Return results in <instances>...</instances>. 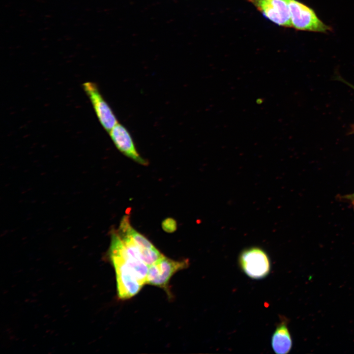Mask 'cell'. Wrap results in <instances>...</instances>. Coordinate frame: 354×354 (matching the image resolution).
I'll return each mask as SVG.
<instances>
[{"instance_id":"cell-1","label":"cell","mask_w":354,"mask_h":354,"mask_svg":"<svg viewBox=\"0 0 354 354\" xmlns=\"http://www.w3.org/2000/svg\"><path fill=\"white\" fill-rule=\"evenodd\" d=\"M109 256L115 271L118 298L124 300L133 297L144 285L134 269L120 258L110 254Z\"/></svg>"},{"instance_id":"cell-2","label":"cell","mask_w":354,"mask_h":354,"mask_svg":"<svg viewBox=\"0 0 354 354\" xmlns=\"http://www.w3.org/2000/svg\"><path fill=\"white\" fill-rule=\"evenodd\" d=\"M188 260L175 261L164 255L148 266L146 284L164 289L170 295L169 283L177 272L188 266Z\"/></svg>"},{"instance_id":"cell-3","label":"cell","mask_w":354,"mask_h":354,"mask_svg":"<svg viewBox=\"0 0 354 354\" xmlns=\"http://www.w3.org/2000/svg\"><path fill=\"white\" fill-rule=\"evenodd\" d=\"M238 264L246 275L255 279L265 277L271 268L267 254L263 249L257 247L242 251L239 256Z\"/></svg>"},{"instance_id":"cell-4","label":"cell","mask_w":354,"mask_h":354,"mask_svg":"<svg viewBox=\"0 0 354 354\" xmlns=\"http://www.w3.org/2000/svg\"><path fill=\"white\" fill-rule=\"evenodd\" d=\"M292 28L298 30L326 32L331 30L309 7L296 0H288Z\"/></svg>"},{"instance_id":"cell-5","label":"cell","mask_w":354,"mask_h":354,"mask_svg":"<svg viewBox=\"0 0 354 354\" xmlns=\"http://www.w3.org/2000/svg\"><path fill=\"white\" fill-rule=\"evenodd\" d=\"M126 235L141 252L142 260L149 266L156 262L163 254L146 237L130 225L129 216H124L118 230Z\"/></svg>"},{"instance_id":"cell-6","label":"cell","mask_w":354,"mask_h":354,"mask_svg":"<svg viewBox=\"0 0 354 354\" xmlns=\"http://www.w3.org/2000/svg\"><path fill=\"white\" fill-rule=\"evenodd\" d=\"M247 0L274 24L286 28H292L288 0Z\"/></svg>"},{"instance_id":"cell-7","label":"cell","mask_w":354,"mask_h":354,"mask_svg":"<svg viewBox=\"0 0 354 354\" xmlns=\"http://www.w3.org/2000/svg\"><path fill=\"white\" fill-rule=\"evenodd\" d=\"M83 88L89 97L98 119L104 128L109 132L118 123L112 109L100 93L97 85L92 82L83 84Z\"/></svg>"},{"instance_id":"cell-8","label":"cell","mask_w":354,"mask_h":354,"mask_svg":"<svg viewBox=\"0 0 354 354\" xmlns=\"http://www.w3.org/2000/svg\"><path fill=\"white\" fill-rule=\"evenodd\" d=\"M109 133L115 146L122 154L140 164H148L137 151L131 134L122 124L118 122Z\"/></svg>"},{"instance_id":"cell-9","label":"cell","mask_w":354,"mask_h":354,"mask_svg":"<svg viewBox=\"0 0 354 354\" xmlns=\"http://www.w3.org/2000/svg\"><path fill=\"white\" fill-rule=\"evenodd\" d=\"M288 320L281 318L271 338V346L276 354H286L292 349L293 341L288 326Z\"/></svg>"},{"instance_id":"cell-10","label":"cell","mask_w":354,"mask_h":354,"mask_svg":"<svg viewBox=\"0 0 354 354\" xmlns=\"http://www.w3.org/2000/svg\"><path fill=\"white\" fill-rule=\"evenodd\" d=\"M162 228L167 233H173L177 228L176 221L172 218H168L162 222Z\"/></svg>"},{"instance_id":"cell-11","label":"cell","mask_w":354,"mask_h":354,"mask_svg":"<svg viewBox=\"0 0 354 354\" xmlns=\"http://www.w3.org/2000/svg\"><path fill=\"white\" fill-rule=\"evenodd\" d=\"M345 198L351 201L354 208V193L351 195H347L346 197H345Z\"/></svg>"},{"instance_id":"cell-12","label":"cell","mask_w":354,"mask_h":354,"mask_svg":"<svg viewBox=\"0 0 354 354\" xmlns=\"http://www.w3.org/2000/svg\"><path fill=\"white\" fill-rule=\"evenodd\" d=\"M337 79H338L339 80H340V81H341L345 83L346 84L348 85L349 86H350L351 88H353V89H354V86H353V85H352V84H351L349 83L348 82H346V81H345L343 79H342V78H341V77H338Z\"/></svg>"}]
</instances>
